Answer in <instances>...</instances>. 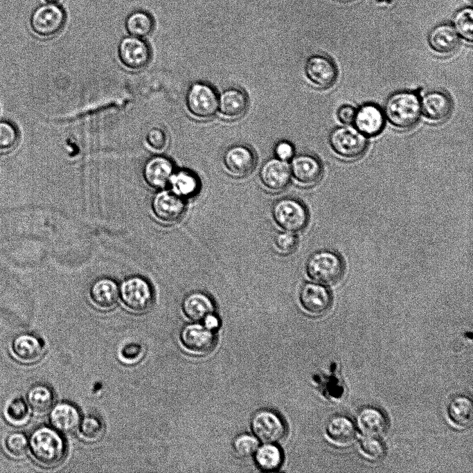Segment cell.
Segmentation results:
<instances>
[{"label": "cell", "mask_w": 473, "mask_h": 473, "mask_svg": "<svg viewBox=\"0 0 473 473\" xmlns=\"http://www.w3.org/2000/svg\"><path fill=\"white\" fill-rule=\"evenodd\" d=\"M180 339L185 348L198 353L209 352L215 343L212 330L198 323L186 325L181 331Z\"/></svg>", "instance_id": "obj_19"}, {"label": "cell", "mask_w": 473, "mask_h": 473, "mask_svg": "<svg viewBox=\"0 0 473 473\" xmlns=\"http://www.w3.org/2000/svg\"><path fill=\"white\" fill-rule=\"evenodd\" d=\"M307 276L314 281L323 285H332L342 278L344 265L341 258L329 250L314 253L306 262Z\"/></svg>", "instance_id": "obj_3"}, {"label": "cell", "mask_w": 473, "mask_h": 473, "mask_svg": "<svg viewBox=\"0 0 473 473\" xmlns=\"http://www.w3.org/2000/svg\"><path fill=\"white\" fill-rule=\"evenodd\" d=\"M89 296L93 305L98 307L111 308L119 298V287L112 279L99 278L91 285Z\"/></svg>", "instance_id": "obj_25"}, {"label": "cell", "mask_w": 473, "mask_h": 473, "mask_svg": "<svg viewBox=\"0 0 473 473\" xmlns=\"http://www.w3.org/2000/svg\"><path fill=\"white\" fill-rule=\"evenodd\" d=\"M202 321H204V325L212 331L217 329L220 325L219 319L214 313L208 314Z\"/></svg>", "instance_id": "obj_46"}, {"label": "cell", "mask_w": 473, "mask_h": 473, "mask_svg": "<svg viewBox=\"0 0 473 473\" xmlns=\"http://www.w3.org/2000/svg\"><path fill=\"white\" fill-rule=\"evenodd\" d=\"M28 447L34 458L46 467L59 464L66 451L65 442L59 432L47 427H41L33 431Z\"/></svg>", "instance_id": "obj_1"}, {"label": "cell", "mask_w": 473, "mask_h": 473, "mask_svg": "<svg viewBox=\"0 0 473 473\" xmlns=\"http://www.w3.org/2000/svg\"><path fill=\"white\" fill-rule=\"evenodd\" d=\"M66 20L64 8L57 3L42 4L36 7L30 17L32 32L42 38L56 35L63 28Z\"/></svg>", "instance_id": "obj_5"}, {"label": "cell", "mask_w": 473, "mask_h": 473, "mask_svg": "<svg viewBox=\"0 0 473 473\" xmlns=\"http://www.w3.org/2000/svg\"><path fill=\"white\" fill-rule=\"evenodd\" d=\"M450 420L457 427L465 428L472 422L473 408L470 398L459 395L454 398L447 407Z\"/></svg>", "instance_id": "obj_30"}, {"label": "cell", "mask_w": 473, "mask_h": 473, "mask_svg": "<svg viewBox=\"0 0 473 473\" xmlns=\"http://www.w3.org/2000/svg\"><path fill=\"white\" fill-rule=\"evenodd\" d=\"M255 461L258 467L263 471L271 472L280 467L283 462V455L280 449L266 443L255 452Z\"/></svg>", "instance_id": "obj_33"}, {"label": "cell", "mask_w": 473, "mask_h": 473, "mask_svg": "<svg viewBox=\"0 0 473 473\" xmlns=\"http://www.w3.org/2000/svg\"><path fill=\"white\" fill-rule=\"evenodd\" d=\"M298 297L304 310L313 315L325 313L332 304V296L329 290L317 283H306L303 285Z\"/></svg>", "instance_id": "obj_13"}, {"label": "cell", "mask_w": 473, "mask_h": 473, "mask_svg": "<svg viewBox=\"0 0 473 473\" xmlns=\"http://www.w3.org/2000/svg\"><path fill=\"white\" fill-rule=\"evenodd\" d=\"M119 297L130 310L140 313L150 308L153 301V292L145 279L140 276H132L121 283Z\"/></svg>", "instance_id": "obj_8"}, {"label": "cell", "mask_w": 473, "mask_h": 473, "mask_svg": "<svg viewBox=\"0 0 473 473\" xmlns=\"http://www.w3.org/2000/svg\"><path fill=\"white\" fill-rule=\"evenodd\" d=\"M329 143L337 155L347 160L361 157L368 146L367 137L356 128L349 126L333 129L329 136Z\"/></svg>", "instance_id": "obj_4"}, {"label": "cell", "mask_w": 473, "mask_h": 473, "mask_svg": "<svg viewBox=\"0 0 473 473\" xmlns=\"http://www.w3.org/2000/svg\"><path fill=\"white\" fill-rule=\"evenodd\" d=\"M7 420L15 425H23L29 417V409L26 402L21 398L11 400L6 409Z\"/></svg>", "instance_id": "obj_35"}, {"label": "cell", "mask_w": 473, "mask_h": 473, "mask_svg": "<svg viewBox=\"0 0 473 473\" xmlns=\"http://www.w3.org/2000/svg\"><path fill=\"white\" fill-rule=\"evenodd\" d=\"M81 417L78 409L69 402L55 405L50 413V422L54 429L62 434L74 432L79 427Z\"/></svg>", "instance_id": "obj_21"}, {"label": "cell", "mask_w": 473, "mask_h": 473, "mask_svg": "<svg viewBox=\"0 0 473 473\" xmlns=\"http://www.w3.org/2000/svg\"><path fill=\"white\" fill-rule=\"evenodd\" d=\"M19 134L12 123L0 121V152L12 150L17 145Z\"/></svg>", "instance_id": "obj_36"}, {"label": "cell", "mask_w": 473, "mask_h": 473, "mask_svg": "<svg viewBox=\"0 0 473 473\" xmlns=\"http://www.w3.org/2000/svg\"><path fill=\"white\" fill-rule=\"evenodd\" d=\"M272 215L281 229L292 233L303 230L309 220L306 207L298 200L290 197L277 200L272 208Z\"/></svg>", "instance_id": "obj_6"}, {"label": "cell", "mask_w": 473, "mask_h": 473, "mask_svg": "<svg viewBox=\"0 0 473 473\" xmlns=\"http://www.w3.org/2000/svg\"><path fill=\"white\" fill-rule=\"evenodd\" d=\"M421 112L429 122L439 123L450 116L453 103L451 98L442 91L426 93L420 100Z\"/></svg>", "instance_id": "obj_15"}, {"label": "cell", "mask_w": 473, "mask_h": 473, "mask_svg": "<svg viewBox=\"0 0 473 473\" xmlns=\"http://www.w3.org/2000/svg\"><path fill=\"white\" fill-rule=\"evenodd\" d=\"M125 24L130 35L141 38L150 35L154 28V18L148 12L143 10L130 12Z\"/></svg>", "instance_id": "obj_31"}, {"label": "cell", "mask_w": 473, "mask_h": 473, "mask_svg": "<svg viewBox=\"0 0 473 473\" xmlns=\"http://www.w3.org/2000/svg\"><path fill=\"white\" fill-rule=\"evenodd\" d=\"M175 172L173 162L164 156L150 158L145 164L143 177L146 183L154 188H163Z\"/></svg>", "instance_id": "obj_20"}, {"label": "cell", "mask_w": 473, "mask_h": 473, "mask_svg": "<svg viewBox=\"0 0 473 473\" xmlns=\"http://www.w3.org/2000/svg\"><path fill=\"white\" fill-rule=\"evenodd\" d=\"M258 447L257 438L248 434L238 436L233 441L234 451L242 457H248L253 454Z\"/></svg>", "instance_id": "obj_39"}, {"label": "cell", "mask_w": 473, "mask_h": 473, "mask_svg": "<svg viewBox=\"0 0 473 473\" xmlns=\"http://www.w3.org/2000/svg\"><path fill=\"white\" fill-rule=\"evenodd\" d=\"M274 243L280 252L287 254L295 250L298 239L294 233L285 231L276 235Z\"/></svg>", "instance_id": "obj_41"}, {"label": "cell", "mask_w": 473, "mask_h": 473, "mask_svg": "<svg viewBox=\"0 0 473 473\" xmlns=\"http://www.w3.org/2000/svg\"><path fill=\"white\" fill-rule=\"evenodd\" d=\"M168 184L170 191L183 199L195 196L199 189L198 177L187 170L174 172Z\"/></svg>", "instance_id": "obj_28"}, {"label": "cell", "mask_w": 473, "mask_h": 473, "mask_svg": "<svg viewBox=\"0 0 473 473\" xmlns=\"http://www.w3.org/2000/svg\"><path fill=\"white\" fill-rule=\"evenodd\" d=\"M27 400L30 407L36 412L44 413L53 405L55 395L53 390L44 384L32 386L27 392Z\"/></svg>", "instance_id": "obj_32"}, {"label": "cell", "mask_w": 473, "mask_h": 473, "mask_svg": "<svg viewBox=\"0 0 473 473\" xmlns=\"http://www.w3.org/2000/svg\"><path fill=\"white\" fill-rule=\"evenodd\" d=\"M360 448L366 457L373 461L380 459L385 453L384 444L374 436L364 438L360 443Z\"/></svg>", "instance_id": "obj_40"}, {"label": "cell", "mask_w": 473, "mask_h": 473, "mask_svg": "<svg viewBox=\"0 0 473 473\" xmlns=\"http://www.w3.org/2000/svg\"><path fill=\"white\" fill-rule=\"evenodd\" d=\"M431 48L442 55L453 54L459 47V36L453 26L440 24L436 26L429 35Z\"/></svg>", "instance_id": "obj_23"}, {"label": "cell", "mask_w": 473, "mask_h": 473, "mask_svg": "<svg viewBox=\"0 0 473 473\" xmlns=\"http://www.w3.org/2000/svg\"><path fill=\"white\" fill-rule=\"evenodd\" d=\"M146 141L152 149L162 151L167 147L168 136L163 129L152 127L147 133Z\"/></svg>", "instance_id": "obj_42"}, {"label": "cell", "mask_w": 473, "mask_h": 473, "mask_svg": "<svg viewBox=\"0 0 473 473\" xmlns=\"http://www.w3.org/2000/svg\"><path fill=\"white\" fill-rule=\"evenodd\" d=\"M44 343L37 336L23 333L16 336L12 342L15 356L24 363L38 361L44 353Z\"/></svg>", "instance_id": "obj_22"}, {"label": "cell", "mask_w": 473, "mask_h": 473, "mask_svg": "<svg viewBox=\"0 0 473 473\" xmlns=\"http://www.w3.org/2000/svg\"><path fill=\"white\" fill-rule=\"evenodd\" d=\"M7 452L14 457H21L27 452L28 440L21 432H12L8 435L5 440Z\"/></svg>", "instance_id": "obj_38"}, {"label": "cell", "mask_w": 473, "mask_h": 473, "mask_svg": "<svg viewBox=\"0 0 473 473\" xmlns=\"http://www.w3.org/2000/svg\"><path fill=\"white\" fill-rule=\"evenodd\" d=\"M223 162L231 174L236 177H244L255 168L256 156L249 146L236 144L230 146L224 152Z\"/></svg>", "instance_id": "obj_12"}, {"label": "cell", "mask_w": 473, "mask_h": 473, "mask_svg": "<svg viewBox=\"0 0 473 473\" xmlns=\"http://www.w3.org/2000/svg\"><path fill=\"white\" fill-rule=\"evenodd\" d=\"M358 424L364 434L374 437L382 434L387 427V420L383 413L372 407L361 411L358 416Z\"/></svg>", "instance_id": "obj_29"}, {"label": "cell", "mask_w": 473, "mask_h": 473, "mask_svg": "<svg viewBox=\"0 0 473 473\" xmlns=\"http://www.w3.org/2000/svg\"><path fill=\"white\" fill-rule=\"evenodd\" d=\"M307 79L320 89H328L336 82L338 69L330 57L323 55H313L307 58L305 65Z\"/></svg>", "instance_id": "obj_11"}, {"label": "cell", "mask_w": 473, "mask_h": 473, "mask_svg": "<svg viewBox=\"0 0 473 473\" xmlns=\"http://www.w3.org/2000/svg\"><path fill=\"white\" fill-rule=\"evenodd\" d=\"M251 425L256 436L264 443H277L285 435L284 421L271 410L261 409L256 412Z\"/></svg>", "instance_id": "obj_9"}, {"label": "cell", "mask_w": 473, "mask_h": 473, "mask_svg": "<svg viewBox=\"0 0 473 473\" xmlns=\"http://www.w3.org/2000/svg\"><path fill=\"white\" fill-rule=\"evenodd\" d=\"M118 53L121 62L132 69L146 66L151 59L149 44L143 38L132 35L125 37L120 41Z\"/></svg>", "instance_id": "obj_10"}, {"label": "cell", "mask_w": 473, "mask_h": 473, "mask_svg": "<svg viewBox=\"0 0 473 473\" xmlns=\"http://www.w3.org/2000/svg\"><path fill=\"white\" fill-rule=\"evenodd\" d=\"M454 24L457 33L465 39L472 42L473 39V10L472 8H463L455 15Z\"/></svg>", "instance_id": "obj_34"}, {"label": "cell", "mask_w": 473, "mask_h": 473, "mask_svg": "<svg viewBox=\"0 0 473 473\" xmlns=\"http://www.w3.org/2000/svg\"><path fill=\"white\" fill-rule=\"evenodd\" d=\"M274 153L276 158L287 162L294 157V148L291 143L281 141L276 144Z\"/></svg>", "instance_id": "obj_43"}, {"label": "cell", "mask_w": 473, "mask_h": 473, "mask_svg": "<svg viewBox=\"0 0 473 473\" xmlns=\"http://www.w3.org/2000/svg\"><path fill=\"white\" fill-rule=\"evenodd\" d=\"M186 103L188 111L194 116L208 118L218 111L219 96L209 84L196 82L187 91Z\"/></svg>", "instance_id": "obj_7"}, {"label": "cell", "mask_w": 473, "mask_h": 473, "mask_svg": "<svg viewBox=\"0 0 473 473\" xmlns=\"http://www.w3.org/2000/svg\"><path fill=\"white\" fill-rule=\"evenodd\" d=\"M152 208L157 219L172 224L182 217L186 206L184 199L170 190H162L153 198Z\"/></svg>", "instance_id": "obj_14"}, {"label": "cell", "mask_w": 473, "mask_h": 473, "mask_svg": "<svg viewBox=\"0 0 473 473\" xmlns=\"http://www.w3.org/2000/svg\"><path fill=\"white\" fill-rule=\"evenodd\" d=\"M142 354V347L136 343H130L125 346L120 352L121 358L124 361L128 362H133L139 360Z\"/></svg>", "instance_id": "obj_44"}, {"label": "cell", "mask_w": 473, "mask_h": 473, "mask_svg": "<svg viewBox=\"0 0 473 473\" xmlns=\"http://www.w3.org/2000/svg\"><path fill=\"white\" fill-rule=\"evenodd\" d=\"M182 310L188 319L198 321L214 313L215 305L207 294L201 292H194L184 298Z\"/></svg>", "instance_id": "obj_26"}, {"label": "cell", "mask_w": 473, "mask_h": 473, "mask_svg": "<svg viewBox=\"0 0 473 473\" xmlns=\"http://www.w3.org/2000/svg\"><path fill=\"white\" fill-rule=\"evenodd\" d=\"M291 160V175L299 184L312 186L321 179L323 169L321 161L316 157L302 154Z\"/></svg>", "instance_id": "obj_17"}, {"label": "cell", "mask_w": 473, "mask_h": 473, "mask_svg": "<svg viewBox=\"0 0 473 473\" xmlns=\"http://www.w3.org/2000/svg\"><path fill=\"white\" fill-rule=\"evenodd\" d=\"M326 431L330 439L340 446L350 445L356 436L354 424L343 416H334L331 418L327 423Z\"/></svg>", "instance_id": "obj_27"}, {"label": "cell", "mask_w": 473, "mask_h": 473, "mask_svg": "<svg viewBox=\"0 0 473 473\" xmlns=\"http://www.w3.org/2000/svg\"><path fill=\"white\" fill-rule=\"evenodd\" d=\"M249 100L246 93L237 88L224 90L219 96L218 110L220 113L229 118L242 116L247 111Z\"/></svg>", "instance_id": "obj_24"}, {"label": "cell", "mask_w": 473, "mask_h": 473, "mask_svg": "<svg viewBox=\"0 0 473 473\" xmlns=\"http://www.w3.org/2000/svg\"><path fill=\"white\" fill-rule=\"evenodd\" d=\"M356 110L350 105H343L337 110V116L338 120L344 125H350L353 123Z\"/></svg>", "instance_id": "obj_45"}, {"label": "cell", "mask_w": 473, "mask_h": 473, "mask_svg": "<svg viewBox=\"0 0 473 473\" xmlns=\"http://www.w3.org/2000/svg\"><path fill=\"white\" fill-rule=\"evenodd\" d=\"M384 114L389 122L395 128L402 130L411 129L420 119V100L414 92H395L387 98Z\"/></svg>", "instance_id": "obj_2"}, {"label": "cell", "mask_w": 473, "mask_h": 473, "mask_svg": "<svg viewBox=\"0 0 473 473\" xmlns=\"http://www.w3.org/2000/svg\"><path fill=\"white\" fill-rule=\"evenodd\" d=\"M290 166L287 161L272 158L266 161L260 170L262 185L272 191L284 190L291 179Z\"/></svg>", "instance_id": "obj_16"}, {"label": "cell", "mask_w": 473, "mask_h": 473, "mask_svg": "<svg viewBox=\"0 0 473 473\" xmlns=\"http://www.w3.org/2000/svg\"><path fill=\"white\" fill-rule=\"evenodd\" d=\"M78 428L83 438L89 441L98 440L104 431L101 420L93 416H88L81 420Z\"/></svg>", "instance_id": "obj_37"}, {"label": "cell", "mask_w": 473, "mask_h": 473, "mask_svg": "<svg viewBox=\"0 0 473 473\" xmlns=\"http://www.w3.org/2000/svg\"><path fill=\"white\" fill-rule=\"evenodd\" d=\"M353 123L355 128L366 137L376 136L384 130V114L377 105L366 103L356 111Z\"/></svg>", "instance_id": "obj_18"}, {"label": "cell", "mask_w": 473, "mask_h": 473, "mask_svg": "<svg viewBox=\"0 0 473 473\" xmlns=\"http://www.w3.org/2000/svg\"><path fill=\"white\" fill-rule=\"evenodd\" d=\"M44 1L48 3H57V4H58L62 0H44Z\"/></svg>", "instance_id": "obj_47"}]
</instances>
